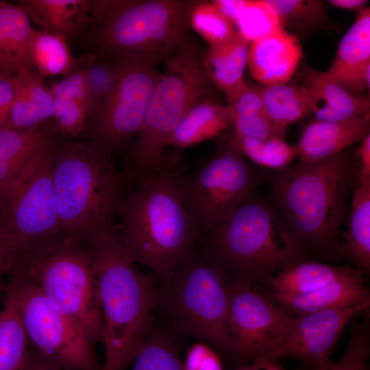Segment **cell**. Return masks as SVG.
<instances>
[{
  "instance_id": "obj_47",
  "label": "cell",
  "mask_w": 370,
  "mask_h": 370,
  "mask_svg": "<svg viewBox=\"0 0 370 370\" xmlns=\"http://www.w3.org/2000/svg\"><path fill=\"white\" fill-rule=\"evenodd\" d=\"M16 247L17 244L15 242L0 235V290H4L2 277L6 273L11 256Z\"/></svg>"
},
{
  "instance_id": "obj_17",
  "label": "cell",
  "mask_w": 370,
  "mask_h": 370,
  "mask_svg": "<svg viewBox=\"0 0 370 370\" xmlns=\"http://www.w3.org/2000/svg\"><path fill=\"white\" fill-rule=\"evenodd\" d=\"M301 58L298 38L280 27L250 43L247 68L260 85L283 84L293 77Z\"/></svg>"
},
{
  "instance_id": "obj_42",
  "label": "cell",
  "mask_w": 370,
  "mask_h": 370,
  "mask_svg": "<svg viewBox=\"0 0 370 370\" xmlns=\"http://www.w3.org/2000/svg\"><path fill=\"white\" fill-rule=\"evenodd\" d=\"M16 75L23 82L41 123L44 124L53 116V95L50 88L45 84L36 69L25 71Z\"/></svg>"
},
{
  "instance_id": "obj_29",
  "label": "cell",
  "mask_w": 370,
  "mask_h": 370,
  "mask_svg": "<svg viewBox=\"0 0 370 370\" xmlns=\"http://www.w3.org/2000/svg\"><path fill=\"white\" fill-rule=\"evenodd\" d=\"M232 112V134L256 138H284L286 129L268 116L262 100L253 85L247 86L230 105Z\"/></svg>"
},
{
  "instance_id": "obj_24",
  "label": "cell",
  "mask_w": 370,
  "mask_h": 370,
  "mask_svg": "<svg viewBox=\"0 0 370 370\" xmlns=\"http://www.w3.org/2000/svg\"><path fill=\"white\" fill-rule=\"evenodd\" d=\"M232 123L230 106L205 97L183 117L166 143L178 150L208 140L227 130Z\"/></svg>"
},
{
  "instance_id": "obj_1",
  "label": "cell",
  "mask_w": 370,
  "mask_h": 370,
  "mask_svg": "<svg viewBox=\"0 0 370 370\" xmlns=\"http://www.w3.org/2000/svg\"><path fill=\"white\" fill-rule=\"evenodd\" d=\"M186 166L179 151L136 177L138 188L124 195L116 215L118 234L134 263L162 278L195 251L200 231L184 198Z\"/></svg>"
},
{
  "instance_id": "obj_45",
  "label": "cell",
  "mask_w": 370,
  "mask_h": 370,
  "mask_svg": "<svg viewBox=\"0 0 370 370\" xmlns=\"http://www.w3.org/2000/svg\"><path fill=\"white\" fill-rule=\"evenodd\" d=\"M22 370H62L34 348L29 349Z\"/></svg>"
},
{
  "instance_id": "obj_16",
  "label": "cell",
  "mask_w": 370,
  "mask_h": 370,
  "mask_svg": "<svg viewBox=\"0 0 370 370\" xmlns=\"http://www.w3.org/2000/svg\"><path fill=\"white\" fill-rule=\"evenodd\" d=\"M325 79L357 97H364L370 85V9L359 10L339 42L331 66L320 71Z\"/></svg>"
},
{
  "instance_id": "obj_13",
  "label": "cell",
  "mask_w": 370,
  "mask_h": 370,
  "mask_svg": "<svg viewBox=\"0 0 370 370\" xmlns=\"http://www.w3.org/2000/svg\"><path fill=\"white\" fill-rule=\"evenodd\" d=\"M184 182L186 203L201 232L230 216L252 193L256 175L227 143Z\"/></svg>"
},
{
  "instance_id": "obj_39",
  "label": "cell",
  "mask_w": 370,
  "mask_h": 370,
  "mask_svg": "<svg viewBox=\"0 0 370 370\" xmlns=\"http://www.w3.org/2000/svg\"><path fill=\"white\" fill-rule=\"evenodd\" d=\"M12 83L14 90L12 105L4 126L25 130L43 125L19 77H12Z\"/></svg>"
},
{
  "instance_id": "obj_2",
  "label": "cell",
  "mask_w": 370,
  "mask_h": 370,
  "mask_svg": "<svg viewBox=\"0 0 370 370\" xmlns=\"http://www.w3.org/2000/svg\"><path fill=\"white\" fill-rule=\"evenodd\" d=\"M356 173L354 158L345 151L274 171L273 205L304 253L337 259L347 196Z\"/></svg>"
},
{
  "instance_id": "obj_41",
  "label": "cell",
  "mask_w": 370,
  "mask_h": 370,
  "mask_svg": "<svg viewBox=\"0 0 370 370\" xmlns=\"http://www.w3.org/2000/svg\"><path fill=\"white\" fill-rule=\"evenodd\" d=\"M53 97L77 101L90 110V99L83 70L81 56L76 58L74 67L49 87Z\"/></svg>"
},
{
  "instance_id": "obj_27",
  "label": "cell",
  "mask_w": 370,
  "mask_h": 370,
  "mask_svg": "<svg viewBox=\"0 0 370 370\" xmlns=\"http://www.w3.org/2000/svg\"><path fill=\"white\" fill-rule=\"evenodd\" d=\"M19 5L40 29L68 40L84 30L91 0H24Z\"/></svg>"
},
{
  "instance_id": "obj_8",
  "label": "cell",
  "mask_w": 370,
  "mask_h": 370,
  "mask_svg": "<svg viewBox=\"0 0 370 370\" xmlns=\"http://www.w3.org/2000/svg\"><path fill=\"white\" fill-rule=\"evenodd\" d=\"M156 288V306L174 329L233 356L227 327L229 278L196 250L177 265Z\"/></svg>"
},
{
  "instance_id": "obj_22",
  "label": "cell",
  "mask_w": 370,
  "mask_h": 370,
  "mask_svg": "<svg viewBox=\"0 0 370 370\" xmlns=\"http://www.w3.org/2000/svg\"><path fill=\"white\" fill-rule=\"evenodd\" d=\"M33 29L19 4L0 1V75L14 77L35 69L29 56Z\"/></svg>"
},
{
  "instance_id": "obj_5",
  "label": "cell",
  "mask_w": 370,
  "mask_h": 370,
  "mask_svg": "<svg viewBox=\"0 0 370 370\" xmlns=\"http://www.w3.org/2000/svg\"><path fill=\"white\" fill-rule=\"evenodd\" d=\"M113 153L102 144L68 142L53 146V181L64 235L87 245L112 227L123 197Z\"/></svg>"
},
{
  "instance_id": "obj_4",
  "label": "cell",
  "mask_w": 370,
  "mask_h": 370,
  "mask_svg": "<svg viewBox=\"0 0 370 370\" xmlns=\"http://www.w3.org/2000/svg\"><path fill=\"white\" fill-rule=\"evenodd\" d=\"M202 256L232 281L254 286L304 260L305 253L273 204L252 196L200 232Z\"/></svg>"
},
{
  "instance_id": "obj_46",
  "label": "cell",
  "mask_w": 370,
  "mask_h": 370,
  "mask_svg": "<svg viewBox=\"0 0 370 370\" xmlns=\"http://www.w3.org/2000/svg\"><path fill=\"white\" fill-rule=\"evenodd\" d=\"M357 151L359 161L356 175L360 177H370V134L362 141Z\"/></svg>"
},
{
  "instance_id": "obj_44",
  "label": "cell",
  "mask_w": 370,
  "mask_h": 370,
  "mask_svg": "<svg viewBox=\"0 0 370 370\" xmlns=\"http://www.w3.org/2000/svg\"><path fill=\"white\" fill-rule=\"evenodd\" d=\"M10 76L0 75V127L5 125L13 101V86Z\"/></svg>"
},
{
  "instance_id": "obj_10",
  "label": "cell",
  "mask_w": 370,
  "mask_h": 370,
  "mask_svg": "<svg viewBox=\"0 0 370 370\" xmlns=\"http://www.w3.org/2000/svg\"><path fill=\"white\" fill-rule=\"evenodd\" d=\"M5 294L13 300L29 343L62 370H102L86 332L33 284L8 275Z\"/></svg>"
},
{
  "instance_id": "obj_36",
  "label": "cell",
  "mask_w": 370,
  "mask_h": 370,
  "mask_svg": "<svg viewBox=\"0 0 370 370\" xmlns=\"http://www.w3.org/2000/svg\"><path fill=\"white\" fill-rule=\"evenodd\" d=\"M277 13L282 28L301 32L322 26L327 20L326 8L317 0H267Z\"/></svg>"
},
{
  "instance_id": "obj_35",
  "label": "cell",
  "mask_w": 370,
  "mask_h": 370,
  "mask_svg": "<svg viewBox=\"0 0 370 370\" xmlns=\"http://www.w3.org/2000/svg\"><path fill=\"white\" fill-rule=\"evenodd\" d=\"M132 362V370H184L174 340L161 331H150Z\"/></svg>"
},
{
  "instance_id": "obj_11",
  "label": "cell",
  "mask_w": 370,
  "mask_h": 370,
  "mask_svg": "<svg viewBox=\"0 0 370 370\" xmlns=\"http://www.w3.org/2000/svg\"><path fill=\"white\" fill-rule=\"evenodd\" d=\"M54 145L35 156L0 195V235L17 247L64 235L53 181Z\"/></svg>"
},
{
  "instance_id": "obj_14",
  "label": "cell",
  "mask_w": 370,
  "mask_h": 370,
  "mask_svg": "<svg viewBox=\"0 0 370 370\" xmlns=\"http://www.w3.org/2000/svg\"><path fill=\"white\" fill-rule=\"evenodd\" d=\"M294 317L250 284L230 281L227 327L241 360L271 358L291 330Z\"/></svg>"
},
{
  "instance_id": "obj_12",
  "label": "cell",
  "mask_w": 370,
  "mask_h": 370,
  "mask_svg": "<svg viewBox=\"0 0 370 370\" xmlns=\"http://www.w3.org/2000/svg\"><path fill=\"white\" fill-rule=\"evenodd\" d=\"M115 58L118 69L115 88L102 107L88 116L86 126L92 140L112 153L140 132L161 75L157 69L160 62L158 59L136 56Z\"/></svg>"
},
{
  "instance_id": "obj_50",
  "label": "cell",
  "mask_w": 370,
  "mask_h": 370,
  "mask_svg": "<svg viewBox=\"0 0 370 370\" xmlns=\"http://www.w3.org/2000/svg\"><path fill=\"white\" fill-rule=\"evenodd\" d=\"M255 370H287L277 362V360L267 358H258L253 360Z\"/></svg>"
},
{
  "instance_id": "obj_3",
  "label": "cell",
  "mask_w": 370,
  "mask_h": 370,
  "mask_svg": "<svg viewBox=\"0 0 370 370\" xmlns=\"http://www.w3.org/2000/svg\"><path fill=\"white\" fill-rule=\"evenodd\" d=\"M97 283L103 319L102 370H125L151 330L152 278L138 270L112 227L86 245Z\"/></svg>"
},
{
  "instance_id": "obj_33",
  "label": "cell",
  "mask_w": 370,
  "mask_h": 370,
  "mask_svg": "<svg viewBox=\"0 0 370 370\" xmlns=\"http://www.w3.org/2000/svg\"><path fill=\"white\" fill-rule=\"evenodd\" d=\"M90 99L89 115L95 113L112 94L117 82L116 58H106L90 52L81 56Z\"/></svg>"
},
{
  "instance_id": "obj_48",
  "label": "cell",
  "mask_w": 370,
  "mask_h": 370,
  "mask_svg": "<svg viewBox=\"0 0 370 370\" xmlns=\"http://www.w3.org/2000/svg\"><path fill=\"white\" fill-rule=\"evenodd\" d=\"M212 1L233 25L244 3V0H213Z\"/></svg>"
},
{
  "instance_id": "obj_25",
  "label": "cell",
  "mask_w": 370,
  "mask_h": 370,
  "mask_svg": "<svg viewBox=\"0 0 370 370\" xmlns=\"http://www.w3.org/2000/svg\"><path fill=\"white\" fill-rule=\"evenodd\" d=\"M345 278H365V273L356 267L302 260L282 269L267 282L271 293L295 296L312 292L335 280Z\"/></svg>"
},
{
  "instance_id": "obj_30",
  "label": "cell",
  "mask_w": 370,
  "mask_h": 370,
  "mask_svg": "<svg viewBox=\"0 0 370 370\" xmlns=\"http://www.w3.org/2000/svg\"><path fill=\"white\" fill-rule=\"evenodd\" d=\"M67 39L42 29H33L29 42L32 63L42 77L66 75L74 67L75 58Z\"/></svg>"
},
{
  "instance_id": "obj_32",
  "label": "cell",
  "mask_w": 370,
  "mask_h": 370,
  "mask_svg": "<svg viewBox=\"0 0 370 370\" xmlns=\"http://www.w3.org/2000/svg\"><path fill=\"white\" fill-rule=\"evenodd\" d=\"M226 143L245 158L274 171L287 167L298 157L296 146L288 144L283 138H256L232 133Z\"/></svg>"
},
{
  "instance_id": "obj_20",
  "label": "cell",
  "mask_w": 370,
  "mask_h": 370,
  "mask_svg": "<svg viewBox=\"0 0 370 370\" xmlns=\"http://www.w3.org/2000/svg\"><path fill=\"white\" fill-rule=\"evenodd\" d=\"M364 282L365 278L339 279L302 295L286 296L269 291L266 295L295 317L336 307L369 304V291Z\"/></svg>"
},
{
  "instance_id": "obj_6",
  "label": "cell",
  "mask_w": 370,
  "mask_h": 370,
  "mask_svg": "<svg viewBox=\"0 0 370 370\" xmlns=\"http://www.w3.org/2000/svg\"><path fill=\"white\" fill-rule=\"evenodd\" d=\"M195 0H91L81 35L88 51L115 58L150 57L166 61L190 34L188 14Z\"/></svg>"
},
{
  "instance_id": "obj_43",
  "label": "cell",
  "mask_w": 370,
  "mask_h": 370,
  "mask_svg": "<svg viewBox=\"0 0 370 370\" xmlns=\"http://www.w3.org/2000/svg\"><path fill=\"white\" fill-rule=\"evenodd\" d=\"M182 362L184 370H223L219 356L202 342L190 347Z\"/></svg>"
},
{
  "instance_id": "obj_28",
  "label": "cell",
  "mask_w": 370,
  "mask_h": 370,
  "mask_svg": "<svg viewBox=\"0 0 370 370\" xmlns=\"http://www.w3.org/2000/svg\"><path fill=\"white\" fill-rule=\"evenodd\" d=\"M267 114L278 126L287 127L310 115L311 96L305 85L286 83L278 85H253Z\"/></svg>"
},
{
  "instance_id": "obj_34",
  "label": "cell",
  "mask_w": 370,
  "mask_h": 370,
  "mask_svg": "<svg viewBox=\"0 0 370 370\" xmlns=\"http://www.w3.org/2000/svg\"><path fill=\"white\" fill-rule=\"evenodd\" d=\"M188 26L212 47L232 39L236 34L234 25L212 1L195 0L188 14Z\"/></svg>"
},
{
  "instance_id": "obj_21",
  "label": "cell",
  "mask_w": 370,
  "mask_h": 370,
  "mask_svg": "<svg viewBox=\"0 0 370 370\" xmlns=\"http://www.w3.org/2000/svg\"><path fill=\"white\" fill-rule=\"evenodd\" d=\"M249 45L236 32L228 41L206 50L204 65L206 75L211 84L224 93L227 105L232 104L247 85L244 73Z\"/></svg>"
},
{
  "instance_id": "obj_18",
  "label": "cell",
  "mask_w": 370,
  "mask_h": 370,
  "mask_svg": "<svg viewBox=\"0 0 370 370\" xmlns=\"http://www.w3.org/2000/svg\"><path fill=\"white\" fill-rule=\"evenodd\" d=\"M370 134L369 116L335 121H313L304 129L295 145L299 162L330 158Z\"/></svg>"
},
{
  "instance_id": "obj_31",
  "label": "cell",
  "mask_w": 370,
  "mask_h": 370,
  "mask_svg": "<svg viewBox=\"0 0 370 370\" xmlns=\"http://www.w3.org/2000/svg\"><path fill=\"white\" fill-rule=\"evenodd\" d=\"M29 345L16 306L5 294L0 311V370H22Z\"/></svg>"
},
{
  "instance_id": "obj_9",
  "label": "cell",
  "mask_w": 370,
  "mask_h": 370,
  "mask_svg": "<svg viewBox=\"0 0 370 370\" xmlns=\"http://www.w3.org/2000/svg\"><path fill=\"white\" fill-rule=\"evenodd\" d=\"M206 50L188 36L177 52L166 60L151 96L143 126L127 151L126 169L136 177L162 160L166 143L186 114L211 85L204 65Z\"/></svg>"
},
{
  "instance_id": "obj_40",
  "label": "cell",
  "mask_w": 370,
  "mask_h": 370,
  "mask_svg": "<svg viewBox=\"0 0 370 370\" xmlns=\"http://www.w3.org/2000/svg\"><path fill=\"white\" fill-rule=\"evenodd\" d=\"M89 110L77 101L53 97V116L56 130L63 134L77 136L85 130Z\"/></svg>"
},
{
  "instance_id": "obj_15",
  "label": "cell",
  "mask_w": 370,
  "mask_h": 370,
  "mask_svg": "<svg viewBox=\"0 0 370 370\" xmlns=\"http://www.w3.org/2000/svg\"><path fill=\"white\" fill-rule=\"evenodd\" d=\"M369 304L344 306L294 317L292 328L271 359L293 358L310 367L332 360L331 354L349 321Z\"/></svg>"
},
{
  "instance_id": "obj_7",
  "label": "cell",
  "mask_w": 370,
  "mask_h": 370,
  "mask_svg": "<svg viewBox=\"0 0 370 370\" xmlns=\"http://www.w3.org/2000/svg\"><path fill=\"white\" fill-rule=\"evenodd\" d=\"M6 274L35 286L55 308L79 324L93 344L102 342L97 283L84 245L63 235L18 246Z\"/></svg>"
},
{
  "instance_id": "obj_23",
  "label": "cell",
  "mask_w": 370,
  "mask_h": 370,
  "mask_svg": "<svg viewBox=\"0 0 370 370\" xmlns=\"http://www.w3.org/2000/svg\"><path fill=\"white\" fill-rule=\"evenodd\" d=\"M55 143L42 125L25 130L0 127V195L35 156Z\"/></svg>"
},
{
  "instance_id": "obj_37",
  "label": "cell",
  "mask_w": 370,
  "mask_h": 370,
  "mask_svg": "<svg viewBox=\"0 0 370 370\" xmlns=\"http://www.w3.org/2000/svg\"><path fill=\"white\" fill-rule=\"evenodd\" d=\"M234 26L250 43L282 27L277 13L267 0H244Z\"/></svg>"
},
{
  "instance_id": "obj_26",
  "label": "cell",
  "mask_w": 370,
  "mask_h": 370,
  "mask_svg": "<svg viewBox=\"0 0 370 370\" xmlns=\"http://www.w3.org/2000/svg\"><path fill=\"white\" fill-rule=\"evenodd\" d=\"M347 233L337 260L345 258L365 274L370 271V177H356Z\"/></svg>"
},
{
  "instance_id": "obj_49",
  "label": "cell",
  "mask_w": 370,
  "mask_h": 370,
  "mask_svg": "<svg viewBox=\"0 0 370 370\" xmlns=\"http://www.w3.org/2000/svg\"><path fill=\"white\" fill-rule=\"evenodd\" d=\"M328 3L335 7L350 10H360L365 7L366 0H330Z\"/></svg>"
},
{
  "instance_id": "obj_19",
  "label": "cell",
  "mask_w": 370,
  "mask_h": 370,
  "mask_svg": "<svg viewBox=\"0 0 370 370\" xmlns=\"http://www.w3.org/2000/svg\"><path fill=\"white\" fill-rule=\"evenodd\" d=\"M304 84L311 96L313 121H335L369 116V98L357 97L323 77L320 71L306 67Z\"/></svg>"
},
{
  "instance_id": "obj_38",
  "label": "cell",
  "mask_w": 370,
  "mask_h": 370,
  "mask_svg": "<svg viewBox=\"0 0 370 370\" xmlns=\"http://www.w3.org/2000/svg\"><path fill=\"white\" fill-rule=\"evenodd\" d=\"M369 315L357 322L352 328L348 346L336 362L310 367L308 370H367V360L370 352Z\"/></svg>"
}]
</instances>
